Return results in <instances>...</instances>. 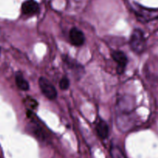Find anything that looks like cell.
Segmentation results:
<instances>
[{"mask_svg": "<svg viewBox=\"0 0 158 158\" xmlns=\"http://www.w3.org/2000/svg\"><path fill=\"white\" fill-rule=\"evenodd\" d=\"M130 46L131 49L137 54H141L146 49L147 42L143 31L140 29H135L133 31L130 39Z\"/></svg>", "mask_w": 158, "mask_h": 158, "instance_id": "cell-1", "label": "cell"}, {"mask_svg": "<svg viewBox=\"0 0 158 158\" xmlns=\"http://www.w3.org/2000/svg\"><path fill=\"white\" fill-rule=\"evenodd\" d=\"M134 12L137 19L142 23H148L158 19V9H151L134 3Z\"/></svg>", "mask_w": 158, "mask_h": 158, "instance_id": "cell-2", "label": "cell"}, {"mask_svg": "<svg viewBox=\"0 0 158 158\" xmlns=\"http://www.w3.org/2000/svg\"><path fill=\"white\" fill-rule=\"evenodd\" d=\"M39 86L43 95L49 100H54L57 96L55 86L45 77H40L39 80Z\"/></svg>", "mask_w": 158, "mask_h": 158, "instance_id": "cell-3", "label": "cell"}, {"mask_svg": "<svg viewBox=\"0 0 158 158\" xmlns=\"http://www.w3.org/2000/svg\"><path fill=\"white\" fill-rule=\"evenodd\" d=\"M112 58L117 63V71L119 74L123 73L128 63V60L125 53L122 51L116 50L112 52Z\"/></svg>", "mask_w": 158, "mask_h": 158, "instance_id": "cell-4", "label": "cell"}, {"mask_svg": "<svg viewBox=\"0 0 158 158\" xmlns=\"http://www.w3.org/2000/svg\"><path fill=\"white\" fill-rule=\"evenodd\" d=\"M40 6L35 0H27L22 4V12L26 15H33L38 13Z\"/></svg>", "mask_w": 158, "mask_h": 158, "instance_id": "cell-5", "label": "cell"}, {"mask_svg": "<svg viewBox=\"0 0 158 158\" xmlns=\"http://www.w3.org/2000/svg\"><path fill=\"white\" fill-rule=\"evenodd\" d=\"M69 39L73 45L76 46H80L84 43L85 35L80 29L77 28H73L69 32Z\"/></svg>", "mask_w": 158, "mask_h": 158, "instance_id": "cell-6", "label": "cell"}, {"mask_svg": "<svg viewBox=\"0 0 158 158\" xmlns=\"http://www.w3.org/2000/svg\"><path fill=\"white\" fill-rule=\"evenodd\" d=\"M97 134L102 139H106L109 135V127L104 120L99 119L96 127Z\"/></svg>", "mask_w": 158, "mask_h": 158, "instance_id": "cell-7", "label": "cell"}, {"mask_svg": "<svg viewBox=\"0 0 158 158\" xmlns=\"http://www.w3.org/2000/svg\"><path fill=\"white\" fill-rule=\"evenodd\" d=\"M15 83L18 88L21 90L27 91L29 89V85L28 82L25 80L21 73H17L15 75Z\"/></svg>", "mask_w": 158, "mask_h": 158, "instance_id": "cell-8", "label": "cell"}, {"mask_svg": "<svg viewBox=\"0 0 158 158\" xmlns=\"http://www.w3.org/2000/svg\"><path fill=\"white\" fill-rule=\"evenodd\" d=\"M110 154L112 158H127L124 153L118 146H111L110 150Z\"/></svg>", "mask_w": 158, "mask_h": 158, "instance_id": "cell-9", "label": "cell"}, {"mask_svg": "<svg viewBox=\"0 0 158 158\" xmlns=\"http://www.w3.org/2000/svg\"><path fill=\"white\" fill-rule=\"evenodd\" d=\"M69 86V80L67 77H63L60 81V87L62 90H66Z\"/></svg>", "mask_w": 158, "mask_h": 158, "instance_id": "cell-10", "label": "cell"}]
</instances>
